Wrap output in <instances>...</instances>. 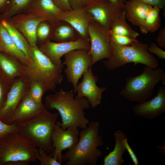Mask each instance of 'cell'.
Segmentation results:
<instances>
[{
  "label": "cell",
  "instance_id": "ba28073f",
  "mask_svg": "<svg viewBox=\"0 0 165 165\" xmlns=\"http://www.w3.org/2000/svg\"><path fill=\"white\" fill-rule=\"evenodd\" d=\"M88 33L90 45L89 53L92 57V65L104 59L110 58L112 53L109 30L93 21L89 25Z\"/></svg>",
  "mask_w": 165,
  "mask_h": 165
},
{
  "label": "cell",
  "instance_id": "8fae6325",
  "mask_svg": "<svg viewBox=\"0 0 165 165\" xmlns=\"http://www.w3.org/2000/svg\"><path fill=\"white\" fill-rule=\"evenodd\" d=\"M90 42L80 37L75 41L55 42L48 41L41 45L39 48L54 64H62L61 57L73 50L85 49L89 50Z\"/></svg>",
  "mask_w": 165,
  "mask_h": 165
},
{
  "label": "cell",
  "instance_id": "d6986e66",
  "mask_svg": "<svg viewBox=\"0 0 165 165\" xmlns=\"http://www.w3.org/2000/svg\"><path fill=\"white\" fill-rule=\"evenodd\" d=\"M23 64L15 58L0 51V74L11 84L16 78L23 76Z\"/></svg>",
  "mask_w": 165,
  "mask_h": 165
},
{
  "label": "cell",
  "instance_id": "f35d334b",
  "mask_svg": "<svg viewBox=\"0 0 165 165\" xmlns=\"http://www.w3.org/2000/svg\"><path fill=\"white\" fill-rule=\"evenodd\" d=\"M156 41L160 47L165 48V28H161L159 31Z\"/></svg>",
  "mask_w": 165,
  "mask_h": 165
},
{
  "label": "cell",
  "instance_id": "4fadbf2b",
  "mask_svg": "<svg viewBox=\"0 0 165 165\" xmlns=\"http://www.w3.org/2000/svg\"><path fill=\"white\" fill-rule=\"evenodd\" d=\"M84 9L95 21L109 30L115 18L123 10L107 0H90Z\"/></svg>",
  "mask_w": 165,
  "mask_h": 165
},
{
  "label": "cell",
  "instance_id": "8992f818",
  "mask_svg": "<svg viewBox=\"0 0 165 165\" xmlns=\"http://www.w3.org/2000/svg\"><path fill=\"white\" fill-rule=\"evenodd\" d=\"M111 46L112 53L111 57L103 61L105 67L109 70L131 62L134 65L140 63L152 68L159 66L157 59L148 51V45L137 39L128 46L120 45L111 41Z\"/></svg>",
  "mask_w": 165,
  "mask_h": 165
},
{
  "label": "cell",
  "instance_id": "5b68a950",
  "mask_svg": "<svg viewBox=\"0 0 165 165\" xmlns=\"http://www.w3.org/2000/svg\"><path fill=\"white\" fill-rule=\"evenodd\" d=\"M38 148L18 132L0 137V165H28L35 162Z\"/></svg>",
  "mask_w": 165,
  "mask_h": 165
},
{
  "label": "cell",
  "instance_id": "3957f363",
  "mask_svg": "<svg viewBox=\"0 0 165 165\" xmlns=\"http://www.w3.org/2000/svg\"><path fill=\"white\" fill-rule=\"evenodd\" d=\"M63 66L53 64L38 47L30 46L28 63L23 64L22 76L29 81L38 82L46 91L55 92L57 85L61 84L64 79Z\"/></svg>",
  "mask_w": 165,
  "mask_h": 165
},
{
  "label": "cell",
  "instance_id": "ffe728a7",
  "mask_svg": "<svg viewBox=\"0 0 165 165\" xmlns=\"http://www.w3.org/2000/svg\"><path fill=\"white\" fill-rule=\"evenodd\" d=\"M29 13L38 15L46 21L54 23L63 12L52 0H34L28 9Z\"/></svg>",
  "mask_w": 165,
  "mask_h": 165
},
{
  "label": "cell",
  "instance_id": "7402d4cb",
  "mask_svg": "<svg viewBox=\"0 0 165 165\" xmlns=\"http://www.w3.org/2000/svg\"><path fill=\"white\" fill-rule=\"evenodd\" d=\"M0 51L12 56L21 63L28 62L24 53L16 46L9 33L0 23Z\"/></svg>",
  "mask_w": 165,
  "mask_h": 165
},
{
  "label": "cell",
  "instance_id": "cb8c5ba5",
  "mask_svg": "<svg viewBox=\"0 0 165 165\" xmlns=\"http://www.w3.org/2000/svg\"><path fill=\"white\" fill-rule=\"evenodd\" d=\"M80 37L76 30L67 22L59 21L53 23L52 38L58 42L75 41Z\"/></svg>",
  "mask_w": 165,
  "mask_h": 165
},
{
  "label": "cell",
  "instance_id": "e575fe53",
  "mask_svg": "<svg viewBox=\"0 0 165 165\" xmlns=\"http://www.w3.org/2000/svg\"><path fill=\"white\" fill-rule=\"evenodd\" d=\"M14 132H18L15 124H6L0 120V137L7 133Z\"/></svg>",
  "mask_w": 165,
  "mask_h": 165
},
{
  "label": "cell",
  "instance_id": "6da1fadb",
  "mask_svg": "<svg viewBox=\"0 0 165 165\" xmlns=\"http://www.w3.org/2000/svg\"><path fill=\"white\" fill-rule=\"evenodd\" d=\"M75 94L73 89L66 91L62 88L45 97V106L48 109L58 111L62 122H57L64 130L71 126L84 128L90 122L85 112L90 107L89 101L85 97H75Z\"/></svg>",
  "mask_w": 165,
  "mask_h": 165
},
{
  "label": "cell",
  "instance_id": "f1b7e54d",
  "mask_svg": "<svg viewBox=\"0 0 165 165\" xmlns=\"http://www.w3.org/2000/svg\"><path fill=\"white\" fill-rule=\"evenodd\" d=\"M30 82L28 93L31 97L36 102L42 103V98L46 92L42 85L38 82L32 81Z\"/></svg>",
  "mask_w": 165,
  "mask_h": 165
},
{
  "label": "cell",
  "instance_id": "ab89813d",
  "mask_svg": "<svg viewBox=\"0 0 165 165\" xmlns=\"http://www.w3.org/2000/svg\"><path fill=\"white\" fill-rule=\"evenodd\" d=\"M124 143L126 148V150L128 151L132 161L135 165H138L139 164V161L138 159L132 149L129 145L127 138L125 140Z\"/></svg>",
  "mask_w": 165,
  "mask_h": 165
},
{
  "label": "cell",
  "instance_id": "d4e9b609",
  "mask_svg": "<svg viewBox=\"0 0 165 165\" xmlns=\"http://www.w3.org/2000/svg\"><path fill=\"white\" fill-rule=\"evenodd\" d=\"M109 30L117 35L126 36L133 39H136L139 35L138 33L133 29L126 22L123 10L115 18Z\"/></svg>",
  "mask_w": 165,
  "mask_h": 165
},
{
  "label": "cell",
  "instance_id": "52a82bcc",
  "mask_svg": "<svg viewBox=\"0 0 165 165\" xmlns=\"http://www.w3.org/2000/svg\"><path fill=\"white\" fill-rule=\"evenodd\" d=\"M161 81H165L164 70L146 66L140 74L126 79L125 85L119 94L130 101L141 103L152 96L155 86Z\"/></svg>",
  "mask_w": 165,
  "mask_h": 165
},
{
  "label": "cell",
  "instance_id": "30bf717a",
  "mask_svg": "<svg viewBox=\"0 0 165 165\" xmlns=\"http://www.w3.org/2000/svg\"><path fill=\"white\" fill-rule=\"evenodd\" d=\"M29 86V81L23 76L18 77L13 81L0 110L1 121L8 124L12 123L15 110L22 98L28 92Z\"/></svg>",
  "mask_w": 165,
  "mask_h": 165
},
{
  "label": "cell",
  "instance_id": "44dd1931",
  "mask_svg": "<svg viewBox=\"0 0 165 165\" xmlns=\"http://www.w3.org/2000/svg\"><path fill=\"white\" fill-rule=\"evenodd\" d=\"M152 7L137 1L126 0L123 10L126 18L133 24L140 27L148 13Z\"/></svg>",
  "mask_w": 165,
  "mask_h": 165
},
{
  "label": "cell",
  "instance_id": "5bb4252c",
  "mask_svg": "<svg viewBox=\"0 0 165 165\" xmlns=\"http://www.w3.org/2000/svg\"><path fill=\"white\" fill-rule=\"evenodd\" d=\"M92 66H90L83 74L82 80L78 84L74 91L77 94L76 97L86 98L92 108H94L101 104L102 93L107 87L97 86L98 78L93 75Z\"/></svg>",
  "mask_w": 165,
  "mask_h": 165
},
{
  "label": "cell",
  "instance_id": "277c9868",
  "mask_svg": "<svg viewBox=\"0 0 165 165\" xmlns=\"http://www.w3.org/2000/svg\"><path fill=\"white\" fill-rule=\"evenodd\" d=\"M59 116L58 113H51L47 109L29 120L15 125L20 134L49 154L54 149L52 135Z\"/></svg>",
  "mask_w": 165,
  "mask_h": 165
},
{
  "label": "cell",
  "instance_id": "4316f807",
  "mask_svg": "<svg viewBox=\"0 0 165 165\" xmlns=\"http://www.w3.org/2000/svg\"><path fill=\"white\" fill-rule=\"evenodd\" d=\"M1 23L9 33L16 46L24 53L28 59V51L30 46L26 39L9 22L3 20Z\"/></svg>",
  "mask_w": 165,
  "mask_h": 165
},
{
  "label": "cell",
  "instance_id": "603a6c76",
  "mask_svg": "<svg viewBox=\"0 0 165 165\" xmlns=\"http://www.w3.org/2000/svg\"><path fill=\"white\" fill-rule=\"evenodd\" d=\"M115 145L113 150L104 158V165H121L124 160L123 156L126 150L124 141L127 138L124 133L118 130L114 134Z\"/></svg>",
  "mask_w": 165,
  "mask_h": 165
},
{
  "label": "cell",
  "instance_id": "83f0119b",
  "mask_svg": "<svg viewBox=\"0 0 165 165\" xmlns=\"http://www.w3.org/2000/svg\"><path fill=\"white\" fill-rule=\"evenodd\" d=\"M34 0H9L4 17L9 18L26 9H29Z\"/></svg>",
  "mask_w": 165,
  "mask_h": 165
},
{
  "label": "cell",
  "instance_id": "e0dca14e",
  "mask_svg": "<svg viewBox=\"0 0 165 165\" xmlns=\"http://www.w3.org/2000/svg\"><path fill=\"white\" fill-rule=\"evenodd\" d=\"M57 20L70 24L81 37L90 42L88 27L90 23L95 21L84 8L62 12L58 16Z\"/></svg>",
  "mask_w": 165,
  "mask_h": 165
},
{
  "label": "cell",
  "instance_id": "836d02e7",
  "mask_svg": "<svg viewBox=\"0 0 165 165\" xmlns=\"http://www.w3.org/2000/svg\"><path fill=\"white\" fill-rule=\"evenodd\" d=\"M148 52L156 54L160 59H165V52L160 48L154 42H151L147 48Z\"/></svg>",
  "mask_w": 165,
  "mask_h": 165
},
{
  "label": "cell",
  "instance_id": "8d00e7d4",
  "mask_svg": "<svg viewBox=\"0 0 165 165\" xmlns=\"http://www.w3.org/2000/svg\"><path fill=\"white\" fill-rule=\"evenodd\" d=\"M56 5L62 11L66 12L72 10L68 0H52Z\"/></svg>",
  "mask_w": 165,
  "mask_h": 165
},
{
  "label": "cell",
  "instance_id": "7a4b0ae2",
  "mask_svg": "<svg viewBox=\"0 0 165 165\" xmlns=\"http://www.w3.org/2000/svg\"><path fill=\"white\" fill-rule=\"evenodd\" d=\"M100 123L92 120L79 132V140L74 146L62 155L66 165H96L102 153L98 148L104 145L99 134Z\"/></svg>",
  "mask_w": 165,
  "mask_h": 165
},
{
  "label": "cell",
  "instance_id": "1f68e13d",
  "mask_svg": "<svg viewBox=\"0 0 165 165\" xmlns=\"http://www.w3.org/2000/svg\"><path fill=\"white\" fill-rule=\"evenodd\" d=\"M111 41L118 45L128 46L130 45L136 39H133L128 37L116 34L110 30Z\"/></svg>",
  "mask_w": 165,
  "mask_h": 165
},
{
  "label": "cell",
  "instance_id": "9c48e42d",
  "mask_svg": "<svg viewBox=\"0 0 165 165\" xmlns=\"http://www.w3.org/2000/svg\"><path fill=\"white\" fill-rule=\"evenodd\" d=\"M64 56L62 64L66 66L64 72L68 81L72 84L75 91L79 79L89 67L92 66V57L89 50L85 49L73 50Z\"/></svg>",
  "mask_w": 165,
  "mask_h": 165
},
{
  "label": "cell",
  "instance_id": "7c38bea8",
  "mask_svg": "<svg viewBox=\"0 0 165 165\" xmlns=\"http://www.w3.org/2000/svg\"><path fill=\"white\" fill-rule=\"evenodd\" d=\"M79 130L75 126L68 127L66 130L62 129L56 122L52 135V141L54 149L53 157L62 163V152L73 147L79 139Z\"/></svg>",
  "mask_w": 165,
  "mask_h": 165
},
{
  "label": "cell",
  "instance_id": "b9f144b4",
  "mask_svg": "<svg viewBox=\"0 0 165 165\" xmlns=\"http://www.w3.org/2000/svg\"><path fill=\"white\" fill-rule=\"evenodd\" d=\"M9 0H0V8L3 7Z\"/></svg>",
  "mask_w": 165,
  "mask_h": 165
},
{
  "label": "cell",
  "instance_id": "4dcf8cb0",
  "mask_svg": "<svg viewBox=\"0 0 165 165\" xmlns=\"http://www.w3.org/2000/svg\"><path fill=\"white\" fill-rule=\"evenodd\" d=\"M37 160H38L40 165H61L53 157V153L48 154L43 149L41 148L38 149Z\"/></svg>",
  "mask_w": 165,
  "mask_h": 165
},
{
  "label": "cell",
  "instance_id": "74e56055",
  "mask_svg": "<svg viewBox=\"0 0 165 165\" xmlns=\"http://www.w3.org/2000/svg\"><path fill=\"white\" fill-rule=\"evenodd\" d=\"M135 0L150 5L152 6H157L160 9L165 7V0Z\"/></svg>",
  "mask_w": 165,
  "mask_h": 165
},
{
  "label": "cell",
  "instance_id": "484cf974",
  "mask_svg": "<svg viewBox=\"0 0 165 165\" xmlns=\"http://www.w3.org/2000/svg\"><path fill=\"white\" fill-rule=\"evenodd\" d=\"M160 9L157 6H153L147 14L140 29L143 34L153 33L160 27L161 18L160 15Z\"/></svg>",
  "mask_w": 165,
  "mask_h": 165
},
{
  "label": "cell",
  "instance_id": "f546056e",
  "mask_svg": "<svg viewBox=\"0 0 165 165\" xmlns=\"http://www.w3.org/2000/svg\"><path fill=\"white\" fill-rule=\"evenodd\" d=\"M45 21L42 22L38 25L37 30V37L41 41L43 42V43L47 41H50L49 39L50 37L52 38L53 30L52 26L53 23H51L50 24Z\"/></svg>",
  "mask_w": 165,
  "mask_h": 165
},
{
  "label": "cell",
  "instance_id": "d6a6232c",
  "mask_svg": "<svg viewBox=\"0 0 165 165\" xmlns=\"http://www.w3.org/2000/svg\"><path fill=\"white\" fill-rule=\"evenodd\" d=\"M11 85L2 78L0 74V110L6 101Z\"/></svg>",
  "mask_w": 165,
  "mask_h": 165
},
{
  "label": "cell",
  "instance_id": "60d3db41",
  "mask_svg": "<svg viewBox=\"0 0 165 165\" xmlns=\"http://www.w3.org/2000/svg\"><path fill=\"white\" fill-rule=\"evenodd\" d=\"M117 7L123 10L126 0H107Z\"/></svg>",
  "mask_w": 165,
  "mask_h": 165
},
{
  "label": "cell",
  "instance_id": "d590c367",
  "mask_svg": "<svg viewBox=\"0 0 165 165\" xmlns=\"http://www.w3.org/2000/svg\"><path fill=\"white\" fill-rule=\"evenodd\" d=\"M72 9L84 8L90 0H68Z\"/></svg>",
  "mask_w": 165,
  "mask_h": 165
},
{
  "label": "cell",
  "instance_id": "9a60e30c",
  "mask_svg": "<svg viewBox=\"0 0 165 165\" xmlns=\"http://www.w3.org/2000/svg\"><path fill=\"white\" fill-rule=\"evenodd\" d=\"M12 20V24L22 34L30 46L37 47V28L40 23L46 20L38 15L29 13L15 16L13 17Z\"/></svg>",
  "mask_w": 165,
  "mask_h": 165
},
{
  "label": "cell",
  "instance_id": "ac0fdd59",
  "mask_svg": "<svg viewBox=\"0 0 165 165\" xmlns=\"http://www.w3.org/2000/svg\"><path fill=\"white\" fill-rule=\"evenodd\" d=\"M28 92L22 98L15 110L13 117V124L27 121L48 109L42 103H39L34 101Z\"/></svg>",
  "mask_w": 165,
  "mask_h": 165
},
{
  "label": "cell",
  "instance_id": "2e32d148",
  "mask_svg": "<svg viewBox=\"0 0 165 165\" xmlns=\"http://www.w3.org/2000/svg\"><path fill=\"white\" fill-rule=\"evenodd\" d=\"M133 111L136 115L150 120L164 112L165 87H159L157 94L154 97L134 105Z\"/></svg>",
  "mask_w": 165,
  "mask_h": 165
}]
</instances>
